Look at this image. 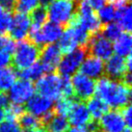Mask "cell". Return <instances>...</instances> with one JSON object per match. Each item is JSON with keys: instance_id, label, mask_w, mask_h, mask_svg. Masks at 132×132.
Here are the masks:
<instances>
[{"instance_id": "cell-1", "label": "cell", "mask_w": 132, "mask_h": 132, "mask_svg": "<svg viewBox=\"0 0 132 132\" xmlns=\"http://www.w3.org/2000/svg\"><path fill=\"white\" fill-rule=\"evenodd\" d=\"M95 93L96 97L113 109H122L129 105L131 97L130 86H127L121 81L103 76L95 82Z\"/></svg>"}, {"instance_id": "cell-2", "label": "cell", "mask_w": 132, "mask_h": 132, "mask_svg": "<svg viewBox=\"0 0 132 132\" xmlns=\"http://www.w3.org/2000/svg\"><path fill=\"white\" fill-rule=\"evenodd\" d=\"M13 53L14 68L22 70L37 62L40 58V49L30 40H23L15 44Z\"/></svg>"}, {"instance_id": "cell-3", "label": "cell", "mask_w": 132, "mask_h": 132, "mask_svg": "<svg viewBox=\"0 0 132 132\" xmlns=\"http://www.w3.org/2000/svg\"><path fill=\"white\" fill-rule=\"evenodd\" d=\"M46 11L51 22L60 26L69 25L76 14V4L70 0H55Z\"/></svg>"}, {"instance_id": "cell-4", "label": "cell", "mask_w": 132, "mask_h": 132, "mask_svg": "<svg viewBox=\"0 0 132 132\" xmlns=\"http://www.w3.org/2000/svg\"><path fill=\"white\" fill-rule=\"evenodd\" d=\"M62 83L63 77L54 72H50L45 75H43L39 80L35 90H37L39 95L50 99L55 100L62 97Z\"/></svg>"}, {"instance_id": "cell-5", "label": "cell", "mask_w": 132, "mask_h": 132, "mask_svg": "<svg viewBox=\"0 0 132 132\" xmlns=\"http://www.w3.org/2000/svg\"><path fill=\"white\" fill-rule=\"evenodd\" d=\"M63 34V27L56 23L45 22L39 29H30V40L38 45L44 47L58 40Z\"/></svg>"}, {"instance_id": "cell-6", "label": "cell", "mask_w": 132, "mask_h": 132, "mask_svg": "<svg viewBox=\"0 0 132 132\" xmlns=\"http://www.w3.org/2000/svg\"><path fill=\"white\" fill-rule=\"evenodd\" d=\"M87 54V47H77L73 51L65 54L57 67L59 75L69 78L76 73L77 70L80 68Z\"/></svg>"}, {"instance_id": "cell-7", "label": "cell", "mask_w": 132, "mask_h": 132, "mask_svg": "<svg viewBox=\"0 0 132 132\" xmlns=\"http://www.w3.org/2000/svg\"><path fill=\"white\" fill-rule=\"evenodd\" d=\"M53 101L50 99L44 97L40 95H33L31 98L26 102V110L33 116L39 118L43 126L48 121V119L51 117L53 112Z\"/></svg>"}, {"instance_id": "cell-8", "label": "cell", "mask_w": 132, "mask_h": 132, "mask_svg": "<svg viewBox=\"0 0 132 132\" xmlns=\"http://www.w3.org/2000/svg\"><path fill=\"white\" fill-rule=\"evenodd\" d=\"M87 52L91 56L101 61H107L111 56H113V44L100 33H96L91 37V40L87 44Z\"/></svg>"}, {"instance_id": "cell-9", "label": "cell", "mask_w": 132, "mask_h": 132, "mask_svg": "<svg viewBox=\"0 0 132 132\" xmlns=\"http://www.w3.org/2000/svg\"><path fill=\"white\" fill-rule=\"evenodd\" d=\"M71 86L73 89L74 95H76L78 100L84 101L89 100L95 92V81L84 74L74 73L71 79Z\"/></svg>"}, {"instance_id": "cell-10", "label": "cell", "mask_w": 132, "mask_h": 132, "mask_svg": "<svg viewBox=\"0 0 132 132\" xmlns=\"http://www.w3.org/2000/svg\"><path fill=\"white\" fill-rule=\"evenodd\" d=\"M35 94V86L32 82L24 79L15 81L9 90V97L13 104L22 105L29 100Z\"/></svg>"}, {"instance_id": "cell-11", "label": "cell", "mask_w": 132, "mask_h": 132, "mask_svg": "<svg viewBox=\"0 0 132 132\" xmlns=\"http://www.w3.org/2000/svg\"><path fill=\"white\" fill-rule=\"evenodd\" d=\"M69 123L73 127H84L92 121L91 115L89 113L88 108L83 101L77 98L73 100L70 108V111L67 115Z\"/></svg>"}, {"instance_id": "cell-12", "label": "cell", "mask_w": 132, "mask_h": 132, "mask_svg": "<svg viewBox=\"0 0 132 132\" xmlns=\"http://www.w3.org/2000/svg\"><path fill=\"white\" fill-rule=\"evenodd\" d=\"M99 132H122L126 128L120 111L112 110L103 115L99 120Z\"/></svg>"}, {"instance_id": "cell-13", "label": "cell", "mask_w": 132, "mask_h": 132, "mask_svg": "<svg viewBox=\"0 0 132 132\" xmlns=\"http://www.w3.org/2000/svg\"><path fill=\"white\" fill-rule=\"evenodd\" d=\"M127 72H131L126 65V59L118 55L111 56L104 64V74L113 80L121 81Z\"/></svg>"}, {"instance_id": "cell-14", "label": "cell", "mask_w": 132, "mask_h": 132, "mask_svg": "<svg viewBox=\"0 0 132 132\" xmlns=\"http://www.w3.org/2000/svg\"><path fill=\"white\" fill-rule=\"evenodd\" d=\"M31 28V22L29 16L25 14L18 13L12 19L11 25L9 28L10 36L12 40H23L29 35Z\"/></svg>"}, {"instance_id": "cell-15", "label": "cell", "mask_w": 132, "mask_h": 132, "mask_svg": "<svg viewBox=\"0 0 132 132\" xmlns=\"http://www.w3.org/2000/svg\"><path fill=\"white\" fill-rule=\"evenodd\" d=\"M62 52L59 48L58 44H47L40 50V63L43 64L46 72H53L57 69L59 63L62 59Z\"/></svg>"}, {"instance_id": "cell-16", "label": "cell", "mask_w": 132, "mask_h": 132, "mask_svg": "<svg viewBox=\"0 0 132 132\" xmlns=\"http://www.w3.org/2000/svg\"><path fill=\"white\" fill-rule=\"evenodd\" d=\"M80 73L91 79H99L104 74V63L99 59L89 56L80 66Z\"/></svg>"}, {"instance_id": "cell-17", "label": "cell", "mask_w": 132, "mask_h": 132, "mask_svg": "<svg viewBox=\"0 0 132 132\" xmlns=\"http://www.w3.org/2000/svg\"><path fill=\"white\" fill-rule=\"evenodd\" d=\"M118 25L125 33H130L132 28V13L130 4H125L116 9V18Z\"/></svg>"}, {"instance_id": "cell-18", "label": "cell", "mask_w": 132, "mask_h": 132, "mask_svg": "<svg viewBox=\"0 0 132 132\" xmlns=\"http://www.w3.org/2000/svg\"><path fill=\"white\" fill-rule=\"evenodd\" d=\"M132 39L130 33H121V35L116 40H114L113 51L116 52V55L126 58L130 56L131 53Z\"/></svg>"}, {"instance_id": "cell-19", "label": "cell", "mask_w": 132, "mask_h": 132, "mask_svg": "<svg viewBox=\"0 0 132 132\" xmlns=\"http://www.w3.org/2000/svg\"><path fill=\"white\" fill-rule=\"evenodd\" d=\"M58 46L62 54H68L70 52L73 51L77 47H79L73 32L70 29V26H68V28L63 32L61 38L59 39Z\"/></svg>"}, {"instance_id": "cell-20", "label": "cell", "mask_w": 132, "mask_h": 132, "mask_svg": "<svg viewBox=\"0 0 132 132\" xmlns=\"http://www.w3.org/2000/svg\"><path fill=\"white\" fill-rule=\"evenodd\" d=\"M47 132H68L70 129V123L67 117L53 113L48 121L44 125Z\"/></svg>"}, {"instance_id": "cell-21", "label": "cell", "mask_w": 132, "mask_h": 132, "mask_svg": "<svg viewBox=\"0 0 132 132\" xmlns=\"http://www.w3.org/2000/svg\"><path fill=\"white\" fill-rule=\"evenodd\" d=\"M18 78V72L14 67H4L0 69V92L9 91L15 84Z\"/></svg>"}, {"instance_id": "cell-22", "label": "cell", "mask_w": 132, "mask_h": 132, "mask_svg": "<svg viewBox=\"0 0 132 132\" xmlns=\"http://www.w3.org/2000/svg\"><path fill=\"white\" fill-rule=\"evenodd\" d=\"M87 108L91 115V118L95 121H97V120H100L103 115H105L108 112L109 107L98 97H91L88 100Z\"/></svg>"}, {"instance_id": "cell-23", "label": "cell", "mask_w": 132, "mask_h": 132, "mask_svg": "<svg viewBox=\"0 0 132 132\" xmlns=\"http://www.w3.org/2000/svg\"><path fill=\"white\" fill-rule=\"evenodd\" d=\"M19 125H20L22 130L29 132L37 128H40L43 126L42 121L39 118L33 116L28 112H23L19 118Z\"/></svg>"}, {"instance_id": "cell-24", "label": "cell", "mask_w": 132, "mask_h": 132, "mask_svg": "<svg viewBox=\"0 0 132 132\" xmlns=\"http://www.w3.org/2000/svg\"><path fill=\"white\" fill-rule=\"evenodd\" d=\"M45 72H46V70L44 69V67L43 66V64L40 62H36L29 68L22 70L19 75L22 79L31 82L33 80H39Z\"/></svg>"}, {"instance_id": "cell-25", "label": "cell", "mask_w": 132, "mask_h": 132, "mask_svg": "<svg viewBox=\"0 0 132 132\" xmlns=\"http://www.w3.org/2000/svg\"><path fill=\"white\" fill-rule=\"evenodd\" d=\"M31 22L30 29H39L46 22L47 19V11L46 8L37 7L35 10L31 12V15L29 16Z\"/></svg>"}, {"instance_id": "cell-26", "label": "cell", "mask_w": 132, "mask_h": 132, "mask_svg": "<svg viewBox=\"0 0 132 132\" xmlns=\"http://www.w3.org/2000/svg\"><path fill=\"white\" fill-rule=\"evenodd\" d=\"M97 19L101 25L111 23L116 18V9L113 5H104L102 8L97 10Z\"/></svg>"}, {"instance_id": "cell-27", "label": "cell", "mask_w": 132, "mask_h": 132, "mask_svg": "<svg viewBox=\"0 0 132 132\" xmlns=\"http://www.w3.org/2000/svg\"><path fill=\"white\" fill-rule=\"evenodd\" d=\"M100 30H101L100 34L110 42L116 40L122 33V30L121 29V27L118 25L117 23H113V22L103 25Z\"/></svg>"}, {"instance_id": "cell-28", "label": "cell", "mask_w": 132, "mask_h": 132, "mask_svg": "<svg viewBox=\"0 0 132 132\" xmlns=\"http://www.w3.org/2000/svg\"><path fill=\"white\" fill-rule=\"evenodd\" d=\"M74 97L72 98H67V97H61L57 100V103L55 104V106L53 108V112L55 114L67 117V115L70 111V108L71 106V104L73 102Z\"/></svg>"}, {"instance_id": "cell-29", "label": "cell", "mask_w": 132, "mask_h": 132, "mask_svg": "<svg viewBox=\"0 0 132 132\" xmlns=\"http://www.w3.org/2000/svg\"><path fill=\"white\" fill-rule=\"evenodd\" d=\"M39 5V0H18L16 1V6L15 9L18 10V13L20 14H25L35 10Z\"/></svg>"}, {"instance_id": "cell-30", "label": "cell", "mask_w": 132, "mask_h": 132, "mask_svg": "<svg viewBox=\"0 0 132 132\" xmlns=\"http://www.w3.org/2000/svg\"><path fill=\"white\" fill-rule=\"evenodd\" d=\"M0 132H23V130L16 121L6 119L0 122Z\"/></svg>"}, {"instance_id": "cell-31", "label": "cell", "mask_w": 132, "mask_h": 132, "mask_svg": "<svg viewBox=\"0 0 132 132\" xmlns=\"http://www.w3.org/2000/svg\"><path fill=\"white\" fill-rule=\"evenodd\" d=\"M12 19L13 18L11 15V13L5 11L4 9L0 7V33L4 34L9 31Z\"/></svg>"}, {"instance_id": "cell-32", "label": "cell", "mask_w": 132, "mask_h": 132, "mask_svg": "<svg viewBox=\"0 0 132 132\" xmlns=\"http://www.w3.org/2000/svg\"><path fill=\"white\" fill-rule=\"evenodd\" d=\"M121 116H122V119L125 121L126 126L130 128L131 126V122H132V113H131V106L130 105H127V106L123 107L122 109L120 110Z\"/></svg>"}, {"instance_id": "cell-33", "label": "cell", "mask_w": 132, "mask_h": 132, "mask_svg": "<svg viewBox=\"0 0 132 132\" xmlns=\"http://www.w3.org/2000/svg\"><path fill=\"white\" fill-rule=\"evenodd\" d=\"M11 55L10 52L0 46V69L8 66V64L11 62Z\"/></svg>"}, {"instance_id": "cell-34", "label": "cell", "mask_w": 132, "mask_h": 132, "mask_svg": "<svg viewBox=\"0 0 132 132\" xmlns=\"http://www.w3.org/2000/svg\"><path fill=\"white\" fill-rule=\"evenodd\" d=\"M18 0H0V7L5 11L11 13L15 9Z\"/></svg>"}, {"instance_id": "cell-35", "label": "cell", "mask_w": 132, "mask_h": 132, "mask_svg": "<svg viewBox=\"0 0 132 132\" xmlns=\"http://www.w3.org/2000/svg\"><path fill=\"white\" fill-rule=\"evenodd\" d=\"M87 1H88V4L90 5V7L92 8L94 11L95 10H99L106 3V0H87Z\"/></svg>"}, {"instance_id": "cell-36", "label": "cell", "mask_w": 132, "mask_h": 132, "mask_svg": "<svg viewBox=\"0 0 132 132\" xmlns=\"http://www.w3.org/2000/svg\"><path fill=\"white\" fill-rule=\"evenodd\" d=\"M9 105V98L5 93L0 92V108H7Z\"/></svg>"}, {"instance_id": "cell-37", "label": "cell", "mask_w": 132, "mask_h": 132, "mask_svg": "<svg viewBox=\"0 0 132 132\" xmlns=\"http://www.w3.org/2000/svg\"><path fill=\"white\" fill-rule=\"evenodd\" d=\"M106 1H108L111 5L117 6L118 8L121 7V6H123L125 4H128L130 2V0H106Z\"/></svg>"}, {"instance_id": "cell-38", "label": "cell", "mask_w": 132, "mask_h": 132, "mask_svg": "<svg viewBox=\"0 0 132 132\" xmlns=\"http://www.w3.org/2000/svg\"><path fill=\"white\" fill-rule=\"evenodd\" d=\"M68 132H91L88 127H71L68 130Z\"/></svg>"}, {"instance_id": "cell-39", "label": "cell", "mask_w": 132, "mask_h": 132, "mask_svg": "<svg viewBox=\"0 0 132 132\" xmlns=\"http://www.w3.org/2000/svg\"><path fill=\"white\" fill-rule=\"evenodd\" d=\"M55 0H39V3L40 4V7L46 8L48 6H50Z\"/></svg>"}, {"instance_id": "cell-40", "label": "cell", "mask_w": 132, "mask_h": 132, "mask_svg": "<svg viewBox=\"0 0 132 132\" xmlns=\"http://www.w3.org/2000/svg\"><path fill=\"white\" fill-rule=\"evenodd\" d=\"M6 119V111L3 108H0V122Z\"/></svg>"}, {"instance_id": "cell-41", "label": "cell", "mask_w": 132, "mask_h": 132, "mask_svg": "<svg viewBox=\"0 0 132 132\" xmlns=\"http://www.w3.org/2000/svg\"><path fill=\"white\" fill-rule=\"evenodd\" d=\"M29 132H47V131L43 128H37L35 129V130H32V131H29Z\"/></svg>"}, {"instance_id": "cell-42", "label": "cell", "mask_w": 132, "mask_h": 132, "mask_svg": "<svg viewBox=\"0 0 132 132\" xmlns=\"http://www.w3.org/2000/svg\"><path fill=\"white\" fill-rule=\"evenodd\" d=\"M122 132H131V131H130V128H125Z\"/></svg>"}, {"instance_id": "cell-43", "label": "cell", "mask_w": 132, "mask_h": 132, "mask_svg": "<svg viewBox=\"0 0 132 132\" xmlns=\"http://www.w3.org/2000/svg\"><path fill=\"white\" fill-rule=\"evenodd\" d=\"M70 1H72V2H74V3H75V2H78V1H80V0H70Z\"/></svg>"}]
</instances>
